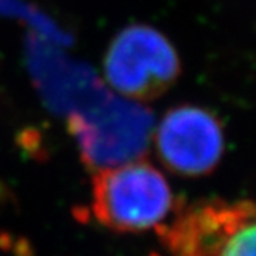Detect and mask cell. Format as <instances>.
Segmentation results:
<instances>
[{"instance_id": "1", "label": "cell", "mask_w": 256, "mask_h": 256, "mask_svg": "<svg viewBox=\"0 0 256 256\" xmlns=\"http://www.w3.org/2000/svg\"><path fill=\"white\" fill-rule=\"evenodd\" d=\"M179 208L167 178L145 159L94 172L90 213L120 234L159 230Z\"/></svg>"}, {"instance_id": "2", "label": "cell", "mask_w": 256, "mask_h": 256, "mask_svg": "<svg viewBox=\"0 0 256 256\" xmlns=\"http://www.w3.org/2000/svg\"><path fill=\"white\" fill-rule=\"evenodd\" d=\"M84 166L98 172L142 159L154 132V116L138 100L108 93L85 110L66 116Z\"/></svg>"}, {"instance_id": "3", "label": "cell", "mask_w": 256, "mask_h": 256, "mask_svg": "<svg viewBox=\"0 0 256 256\" xmlns=\"http://www.w3.org/2000/svg\"><path fill=\"white\" fill-rule=\"evenodd\" d=\"M106 82L126 99H159L178 82L180 59L166 34L147 24L122 28L104 59Z\"/></svg>"}, {"instance_id": "4", "label": "cell", "mask_w": 256, "mask_h": 256, "mask_svg": "<svg viewBox=\"0 0 256 256\" xmlns=\"http://www.w3.org/2000/svg\"><path fill=\"white\" fill-rule=\"evenodd\" d=\"M176 256H256V202L206 199L188 206L174 230Z\"/></svg>"}, {"instance_id": "5", "label": "cell", "mask_w": 256, "mask_h": 256, "mask_svg": "<svg viewBox=\"0 0 256 256\" xmlns=\"http://www.w3.org/2000/svg\"><path fill=\"white\" fill-rule=\"evenodd\" d=\"M153 140L162 166L184 178L212 173L226 150L221 120L210 110L198 105L168 110L154 128Z\"/></svg>"}, {"instance_id": "6", "label": "cell", "mask_w": 256, "mask_h": 256, "mask_svg": "<svg viewBox=\"0 0 256 256\" xmlns=\"http://www.w3.org/2000/svg\"><path fill=\"white\" fill-rule=\"evenodd\" d=\"M25 62L39 96L54 114L78 113L108 93L88 64L71 59L59 45L31 32L25 40Z\"/></svg>"}]
</instances>
